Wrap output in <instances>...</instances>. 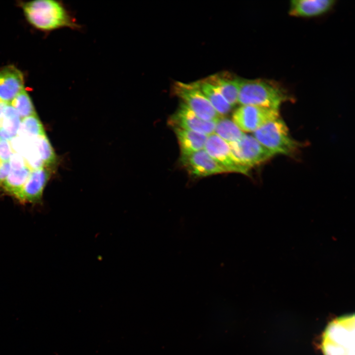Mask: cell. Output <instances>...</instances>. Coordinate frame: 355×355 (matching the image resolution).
I'll list each match as a JSON object with an SVG mask.
<instances>
[{"label": "cell", "instance_id": "obj_1", "mask_svg": "<svg viewBox=\"0 0 355 355\" xmlns=\"http://www.w3.org/2000/svg\"><path fill=\"white\" fill-rule=\"evenodd\" d=\"M22 8L29 23L39 30L52 31L62 28L75 30L81 29L71 12L59 1L34 0L24 3Z\"/></svg>", "mask_w": 355, "mask_h": 355}, {"label": "cell", "instance_id": "obj_2", "mask_svg": "<svg viewBox=\"0 0 355 355\" xmlns=\"http://www.w3.org/2000/svg\"><path fill=\"white\" fill-rule=\"evenodd\" d=\"M321 349L323 355H355V315L331 321L323 333Z\"/></svg>", "mask_w": 355, "mask_h": 355}, {"label": "cell", "instance_id": "obj_3", "mask_svg": "<svg viewBox=\"0 0 355 355\" xmlns=\"http://www.w3.org/2000/svg\"><path fill=\"white\" fill-rule=\"evenodd\" d=\"M288 98L284 90L275 83L263 79H240L238 103L279 109Z\"/></svg>", "mask_w": 355, "mask_h": 355}, {"label": "cell", "instance_id": "obj_4", "mask_svg": "<svg viewBox=\"0 0 355 355\" xmlns=\"http://www.w3.org/2000/svg\"><path fill=\"white\" fill-rule=\"evenodd\" d=\"M253 136L274 155H290L299 144L289 134L287 125L280 117L271 120L253 132Z\"/></svg>", "mask_w": 355, "mask_h": 355}, {"label": "cell", "instance_id": "obj_5", "mask_svg": "<svg viewBox=\"0 0 355 355\" xmlns=\"http://www.w3.org/2000/svg\"><path fill=\"white\" fill-rule=\"evenodd\" d=\"M173 92L200 118L216 122L222 116L214 109L202 92L198 81L191 83L176 82L174 84Z\"/></svg>", "mask_w": 355, "mask_h": 355}, {"label": "cell", "instance_id": "obj_6", "mask_svg": "<svg viewBox=\"0 0 355 355\" xmlns=\"http://www.w3.org/2000/svg\"><path fill=\"white\" fill-rule=\"evenodd\" d=\"M228 144L236 161L248 171L274 155L253 136L245 134L239 141Z\"/></svg>", "mask_w": 355, "mask_h": 355}, {"label": "cell", "instance_id": "obj_7", "mask_svg": "<svg viewBox=\"0 0 355 355\" xmlns=\"http://www.w3.org/2000/svg\"><path fill=\"white\" fill-rule=\"evenodd\" d=\"M279 117V109L245 105L234 111L232 120L242 131L254 132L267 122Z\"/></svg>", "mask_w": 355, "mask_h": 355}, {"label": "cell", "instance_id": "obj_8", "mask_svg": "<svg viewBox=\"0 0 355 355\" xmlns=\"http://www.w3.org/2000/svg\"><path fill=\"white\" fill-rule=\"evenodd\" d=\"M180 162L189 174L204 177L228 172L204 149L180 156Z\"/></svg>", "mask_w": 355, "mask_h": 355}, {"label": "cell", "instance_id": "obj_9", "mask_svg": "<svg viewBox=\"0 0 355 355\" xmlns=\"http://www.w3.org/2000/svg\"><path fill=\"white\" fill-rule=\"evenodd\" d=\"M204 150L228 172L248 175V171L235 160L227 142L215 134L208 136Z\"/></svg>", "mask_w": 355, "mask_h": 355}, {"label": "cell", "instance_id": "obj_10", "mask_svg": "<svg viewBox=\"0 0 355 355\" xmlns=\"http://www.w3.org/2000/svg\"><path fill=\"white\" fill-rule=\"evenodd\" d=\"M169 123L173 128L190 130L209 136L214 134L216 122L200 118L182 103L177 110L170 116Z\"/></svg>", "mask_w": 355, "mask_h": 355}, {"label": "cell", "instance_id": "obj_11", "mask_svg": "<svg viewBox=\"0 0 355 355\" xmlns=\"http://www.w3.org/2000/svg\"><path fill=\"white\" fill-rule=\"evenodd\" d=\"M50 175L51 168L46 167L31 170L17 199L23 203L38 202Z\"/></svg>", "mask_w": 355, "mask_h": 355}, {"label": "cell", "instance_id": "obj_12", "mask_svg": "<svg viewBox=\"0 0 355 355\" xmlns=\"http://www.w3.org/2000/svg\"><path fill=\"white\" fill-rule=\"evenodd\" d=\"M22 72L13 66L0 70V103L10 104L16 96L24 89Z\"/></svg>", "mask_w": 355, "mask_h": 355}, {"label": "cell", "instance_id": "obj_13", "mask_svg": "<svg viewBox=\"0 0 355 355\" xmlns=\"http://www.w3.org/2000/svg\"><path fill=\"white\" fill-rule=\"evenodd\" d=\"M207 79L215 86L225 99L233 107L238 103L240 79L229 72H222Z\"/></svg>", "mask_w": 355, "mask_h": 355}, {"label": "cell", "instance_id": "obj_14", "mask_svg": "<svg viewBox=\"0 0 355 355\" xmlns=\"http://www.w3.org/2000/svg\"><path fill=\"white\" fill-rule=\"evenodd\" d=\"M335 2L333 0H293L290 2L289 12L294 16L315 17L328 11Z\"/></svg>", "mask_w": 355, "mask_h": 355}, {"label": "cell", "instance_id": "obj_15", "mask_svg": "<svg viewBox=\"0 0 355 355\" xmlns=\"http://www.w3.org/2000/svg\"><path fill=\"white\" fill-rule=\"evenodd\" d=\"M21 119L10 104H0V139L11 140L18 134Z\"/></svg>", "mask_w": 355, "mask_h": 355}, {"label": "cell", "instance_id": "obj_16", "mask_svg": "<svg viewBox=\"0 0 355 355\" xmlns=\"http://www.w3.org/2000/svg\"><path fill=\"white\" fill-rule=\"evenodd\" d=\"M179 145L181 155L204 149L208 136L194 131L174 128Z\"/></svg>", "mask_w": 355, "mask_h": 355}, {"label": "cell", "instance_id": "obj_17", "mask_svg": "<svg viewBox=\"0 0 355 355\" xmlns=\"http://www.w3.org/2000/svg\"><path fill=\"white\" fill-rule=\"evenodd\" d=\"M200 88L212 106L221 116L227 114L232 106L222 95L218 88L207 78L198 81Z\"/></svg>", "mask_w": 355, "mask_h": 355}, {"label": "cell", "instance_id": "obj_18", "mask_svg": "<svg viewBox=\"0 0 355 355\" xmlns=\"http://www.w3.org/2000/svg\"><path fill=\"white\" fill-rule=\"evenodd\" d=\"M31 171L27 166L20 170L11 169L1 185L4 191L17 199Z\"/></svg>", "mask_w": 355, "mask_h": 355}, {"label": "cell", "instance_id": "obj_19", "mask_svg": "<svg viewBox=\"0 0 355 355\" xmlns=\"http://www.w3.org/2000/svg\"><path fill=\"white\" fill-rule=\"evenodd\" d=\"M214 134L228 143L239 141L245 135L233 120L224 116L216 122Z\"/></svg>", "mask_w": 355, "mask_h": 355}, {"label": "cell", "instance_id": "obj_20", "mask_svg": "<svg viewBox=\"0 0 355 355\" xmlns=\"http://www.w3.org/2000/svg\"><path fill=\"white\" fill-rule=\"evenodd\" d=\"M44 133L43 126L35 114L21 120L17 134L21 138L32 139Z\"/></svg>", "mask_w": 355, "mask_h": 355}, {"label": "cell", "instance_id": "obj_21", "mask_svg": "<svg viewBox=\"0 0 355 355\" xmlns=\"http://www.w3.org/2000/svg\"><path fill=\"white\" fill-rule=\"evenodd\" d=\"M35 143L44 167L51 168L54 166L56 155L45 133L36 137Z\"/></svg>", "mask_w": 355, "mask_h": 355}, {"label": "cell", "instance_id": "obj_22", "mask_svg": "<svg viewBox=\"0 0 355 355\" xmlns=\"http://www.w3.org/2000/svg\"><path fill=\"white\" fill-rule=\"evenodd\" d=\"M10 105L17 111L21 120L36 114L31 99L24 88L16 96Z\"/></svg>", "mask_w": 355, "mask_h": 355}, {"label": "cell", "instance_id": "obj_23", "mask_svg": "<svg viewBox=\"0 0 355 355\" xmlns=\"http://www.w3.org/2000/svg\"><path fill=\"white\" fill-rule=\"evenodd\" d=\"M12 153L9 142L0 139V160L2 162L9 161Z\"/></svg>", "mask_w": 355, "mask_h": 355}, {"label": "cell", "instance_id": "obj_24", "mask_svg": "<svg viewBox=\"0 0 355 355\" xmlns=\"http://www.w3.org/2000/svg\"><path fill=\"white\" fill-rule=\"evenodd\" d=\"M9 162L12 170H20L27 166L24 157L17 153L12 154Z\"/></svg>", "mask_w": 355, "mask_h": 355}, {"label": "cell", "instance_id": "obj_25", "mask_svg": "<svg viewBox=\"0 0 355 355\" xmlns=\"http://www.w3.org/2000/svg\"><path fill=\"white\" fill-rule=\"evenodd\" d=\"M11 170L9 161L4 162L0 166V186L8 176Z\"/></svg>", "mask_w": 355, "mask_h": 355}]
</instances>
